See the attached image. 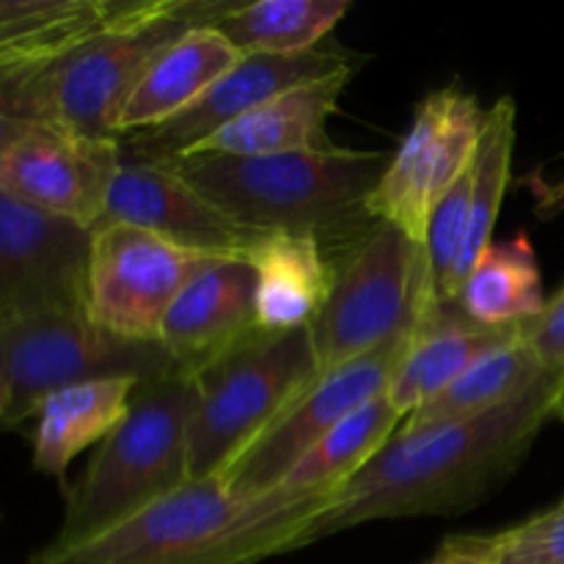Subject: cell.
Wrapping results in <instances>:
<instances>
[{
	"label": "cell",
	"mask_w": 564,
	"mask_h": 564,
	"mask_svg": "<svg viewBox=\"0 0 564 564\" xmlns=\"http://www.w3.org/2000/svg\"><path fill=\"white\" fill-rule=\"evenodd\" d=\"M516 152V99L499 97L488 108L482 138L468 169L471 174V196H468V231L463 251V281L474 270L485 251L494 246V229L505 202L507 182Z\"/></svg>",
	"instance_id": "cell-27"
},
{
	"label": "cell",
	"mask_w": 564,
	"mask_h": 564,
	"mask_svg": "<svg viewBox=\"0 0 564 564\" xmlns=\"http://www.w3.org/2000/svg\"><path fill=\"white\" fill-rule=\"evenodd\" d=\"M235 0H132L110 28L64 58L0 77V116L119 138L127 99L165 47L198 25H215Z\"/></svg>",
	"instance_id": "cell-4"
},
{
	"label": "cell",
	"mask_w": 564,
	"mask_h": 564,
	"mask_svg": "<svg viewBox=\"0 0 564 564\" xmlns=\"http://www.w3.org/2000/svg\"><path fill=\"white\" fill-rule=\"evenodd\" d=\"M347 11V0H259L235 3L215 28L242 55H295L317 50Z\"/></svg>",
	"instance_id": "cell-25"
},
{
	"label": "cell",
	"mask_w": 564,
	"mask_h": 564,
	"mask_svg": "<svg viewBox=\"0 0 564 564\" xmlns=\"http://www.w3.org/2000/svg\"><path fill=\"white\" fill-rule=\"evenodd\" d=\"M196 402V378L180 369L138 386L130 413L99 444L83 477L64 490V521L47 549H75L193 482Z\"/></svg>",
	"instance_id": "cell-5"
},
{
	"label": "cell",
	"mask_w": 564,
	"mask_h": 564,
	"mask_svg": "<svg viewBox=\"0 0 564 564\" xmlns=\"http://www.w3.org/2000/svg\"><path fill=\"white\" fill-rule=\"evenodd\" d=\"M521 336L549 372L564 378V286L545 303L540 317L521 325Z\"/></svg>",
	"instance_id": "cell-29"
},
{
	"label": "cell",
	"mask_w": 564,
	"mask_h": 564,
	"mask_svg": "<svg viewBox=\"0 0 564 564\" xmlns=\"http://www.w3.org/2000/svg\"><path fill=\"white\" fill-rule=\"evenodd\" d=\"M319 378L308 328L253 334L196 375L191 479L224 474Z\"/></svg>",
	"instance_id": "cell-7"
},
{
	"label": "cell",
	"mask_w": 564,
	"mask_h": 564,
	"mask_svg": "<svg viewBox=\"0 0 564 564\" xmlns=\"http://www.w3.org/2000/svg\"><path fill=\"white\" fill-rule=\"evenodd\" d=\"M257 273V323L264 334L308 328L330 290V259L312 237L270 235L251 253Z\"/></svg>",
	"instance_id": "cell-22"
},
{
	"label": "cell",
	"mask_w": 564,
	"mask_h": 564,
	"mask_svg": "<svg viewBox=\"0 0 564 564\" xmlns=\"http://www.w3.org/2000/svg\"><path fill=\"white\" fill-rule=\"evenodd\" d=\"M174 163L235 220L268 235L312 237L330 259L378 224L369 198L391 154L336 147L273 158L193 154Z\"/></svg>",
	"instance_id": "cell-3"
},
{
	"label": "cell",
	"mask_w": 564,
	"mask_h": 564,
	"mask_svg": "<svg viewBox=\"0 0 564 564\" xmlns=\"http://www.w3.org/2000/svg\"><path fill=\"white\" fill-rule=\"evenodd\" d=\"M356 64L358 55L341 47H317L295 55H242L198 102L180 116L165 124L121 135V160L174 163L268 99L339 72L358 69Z\"/></svg>",
	"instance_id": "cell-13"
},
{
	"label": "cell",
	"mask_w": 564,
	"mask_h": 564,
	"mask_svg": "<svg viewBox=\"0 0 564 564\" xmlns=\"http://www.w3.org/2000/svg\"><path fill=\"white\" fill-rule=\"evenodd\" d=\"M94 229L0 196V323L88 314Z\"/></svg>",
	"instance_id": "cell-14"
},
{
	"label": "cell",
	"mask_w": 564,
	"mask_h": 564,
	"mask_svg": "<svg viewBox=\"0 0 564 564\" xmlns=\"http://www.w3.org/2000/svg\"><path fill=\"white\" fill-rule=\"evenodd\" d=\"M545 375L554 372H549L540 364V358L534 356V350L523 341L521 330H518L516 339L479 358L444 394L413 411L402 422L400 433H422V430L468 422V419L499 411V408L510 405L518 397L527 394L529 389H534Z\"/></svg>",
	"instance_id": "cell-23"
},
{
	"label": "cell",
	"mask_w": 564,
	"mask_h": 564,
	"mask_svg": "<svg viewBox=\"0 0 564 564\" xmlns=\"http://www.w3.org/2000/svg\"><path fill=\"white\" fill-rule=\"evenodd\" d=\"M119 169V138L0 116V196L97 229Z\"/></svg>",
	"instance_id": "cell-9"
},
{
	"label": "cell",
	"mask_w": 564,
	"mask_h": 564,
	"mask_svg": "<svg viewBox=\"0 0 564 564\" xmlns=\"http://www.w3.org/2000/svg\"><path fill=\"white\" fill-rule=\"evenodd\" d=\"M138 386L135 378H102L50 394L33 416V468L64 479L83 449L119 427Z\"/></svg>",
	"instance_id": "cell-21"
},
{
	"label": "cell",
	"mask_w": 564,
	"mask_h": 564,
	"mask_svg": "<svg viewBox=\"0 0 564 564\" xmlns=\"http://www.w3.org/2000/svg\"><path fill=\"white\" fill-rule=\"evenodd\" d=\"M554 419H562V422H564V383H562V391H560V400H556V416Z\"/></svg>",
	"instance_id": "cell-32"
},
{
	"label": "cell",
	"mask_w": 564,
	"mask_h": 564,
	"mask_svg": "<svg viewBox=\"0 0 564 564\" xmlns=\"http://www.w3.org/2000/svg\"><path fill=\"white\" fill-rule=\"evenodd\" d=\"M485 121L488 110L466 88L430 91L369 198L375 218L427 246L435 207L474 163Z\"/></svg>",
	"instance_id": "cell-10"
},
{
	"label": "cell",
	"mask_w": 564,
	"mask_h": 564,
	"mask_svg": "<svg viewBox=\"0 0 564 564\" xmlns=\"http://www.w3.org/2000/svg\"><path fill=\"white\" fill-rule=\"evenodd\" d=\"M416 330V328H413ZM413 330L394 336L367 356L319 375L301 400L292 402L279 422L259 435L224 474L231 494L264 496L279 488L286 474L330 433L339 422L372 400L389 394L411 347Z\"/></svg>",
	"instance_id": "cell-11"
},
{
	"label": "cell",
	"mask_w": 564,
	"mask_h": 564,
	"mask_svg": "<svg viewBox=\"0 0 564 564\" xmlns=\"http://www.w3.org/2000/svg\"><path fill=\"white\" fill-rule=\"evenodd\" d=\"M330 290L308 325L319 375L367 356L413 330L438 301L427 246L397 226L378 224L330 257Z\"/></svg>",
	"instance_id": "cell-6"
},
{
	"label": "cell",
	"mask_w": 564,
	"mask_h": 564,
	"mask_svg": "<svg viewBox=\"0 0 564 564\" xmlns=\"http://www.w3.org/2000/svg\"><path fill=\"white\" fill-rule=\"evenodd\" d=\"M176 372L160 341L116 336L86 312H50L0 323V422L17 430L66 386L102 378L141 383Z\"/></svg>",
	"instance_id": "cell-8"
},
{
	"label": "cell",
	"mask_w": 564,
	"mask_h": 564,
	"mask_svg": "<svg viewBox=\"0 0 564 564\" xmlns=\"http://www.w3.org/2000/svg\"><path fill=\"white\" fill-rule=\"evenodd\" d=\"M259 334L257 273L246 259H215L180 292L158 341L180 372L196 378Z\"/></svg>",
	"instance_id": "cell-16"
},
{
	"label": "cell",
	"mask_w": 564,
	"mask_h": 564,
	"mask_svg": "<svg viewBox=\"0 0 564 564\" xmlns=\"http://www.w3.org/2000/svg\"><path fill=\"white\" fill-rule=\"evenodd\" d=\"M545 303L538 253L523 231L494 242L474 264L457 295V306L474 323L490 328L529 323L543 314Z\"/></svg>",
	"instance_id": "cell-24"
},
{
	"label": "cell",
	"mask_w": 564,
	"mask_h": 564,
	"mask_svg": "<svg viewBox=\"0 0 564 564\" xmlns=\"http://www.w3.org/2000/svg\"><path fill=\"white\" fill-rule=\"evenodd\" d=\"M562 383L560 375H545L516 402L485 416L422 433L397 430L386 449L308 521L297 549L369 521L471 510L516 471L556 416Z\"/></svg>",
	"instance_id": "cell-1"
},
{
	"label": "cell",
	"mask_w": 564,
	"mask_h": 564,
	"mask_svg": "<svg viewBox=\"0 0 564 564\" xmlns=\"http://www.w3.org/2000/svg\"><path fill=\"white\" fill-rule=\"evenodd\" d=\"M427 564H496L485 534H457L444 540L438 554Z\"/></svg>",
	"instance_id": "cell-30"
},
{
	"label": "cell",
	"mask_w": 564,
	"mask_h": 564,
	"mask_svg": "<svg viewBox=\"0 0 564 564\" xmlns=\"http://www.w3.org/2000/svg\"><path fill=\"white\" fill-rule=\"evenodd\" d=\"M215 259L130 224L97 226L88 317L124 339L158 341L180 292Z\"/></svg>",
	"instance_id": "cell-12"
},
{
	"label": "cell",
	"mask_w": 564,
	"mask_h": 564,
	"mask_svg": "<svg viewBox=\"0 0 564 564\" xmlns=\"http://www.w3.org/2000/svg\"><path fill=\"white\" fill-rule=\"evenodd\" d=\"M130 224L191 251L251 259L268 231L240 224L182 176L176 163L121 160L102 224Z\"/></svg>",
	"instance_id": "cell-15"
},
{
	"label": "cell",
	"mask_w": 564,
	"mask_h": 564,
	"mask_svg": "<svg viewBox=\"0 0 564 564\" xmlns=\"http://www.w3.org/2000/svg\"><path fill=\"white\" fill-rule=\"evenodd\" d=\"M132 0H3L0 77L42 69L113 25Z\"/></svg>",
	"instance_id": "cell-20"
},
{
	"label": "cell",
	"mask_w": 564,
	"mask_h": 564,
	"mask_svg": "<svg viewBox=\"0 0 564 564\" xmlns=\"http://www.w3.org/2000/svg\"><path fill=\"white\" fill-rule=\"evenodd\" d=\"M540 198H543L545 213H549V215L562 213V209H564V180L556 182V185L545 187V191L540 193Z\"/></svg>",
	"instance_id": "cell-31"
},
{
	"label": "cell",
	"mask_w": 564,
	"mask_h": 564,
	"mask_svg": "<svg viewBox=\"0 0 564 564\" xmlns=\"http://www.w3.org/2000/svg\"><path fill=\"white\" fill-rule=\"evenodd\" d=\"M518 330L521 325L490 328L474 323L457 301L435 303L413 330L405 361L389 389V400L402 419H408L413 411L444 394L479 358L516 339Z\"/></svg>",
	"instance_id": "cell-18"
},
{
	"label": "cell",
	"mask_w": 564,
	"mask_h": 564,
	"mask_svg": "<svg viewBox=\"0 0 564 564\" xmlns=\"http://www.w3.org/2000/svg\"><path fill=\"white\" fill-rule=\"evenodd\" d=\"M496 564H564V499L499 534H485Z\"/></svg>",
	"instance_id": "cell-28"
},
{
	"label": "cell",
	"mask_w": 564,
	"mask_h": 564,
	"mask_svg": "<svg viewBox=\"0 0 564 564\" xmlns=\"http://www.w3.org/2000/svg\"><path fill=\"white\" fill-rule=\"evenodd\" d=\"M240 58V50L215 25L191 28L165 47L141 77L121 110L116 135H130L171 121L198 102Z\"/></svg>",
	"instance_id": "cell-19"
},
{
	"label": "cell",
	"mask_w": 564,
	"mask_h": 564,
	"mask_svg": "<svg viewBox=\"0 0 564 564\" xmlns=\"http://www.w3.org/2000/svg\"><path fill=\"white\" fill-rule=\"evenodd\" d=\"M402 413L389 394L372 400L336 424L295 468L284 477V488L301 494H336L356 474H361L380 452L386 449L397 430L402 427Z\"/></svg>",
	"instance_id": "cell-26"
},
{
	"label": "cell",
	"mask_w": 564,
	"mask_h": 564,
	"mask_svg": "<svg viewBox=\"0 0 564 564\" xmlns=\"http://www.w3.org/2000/svg\"><path fill=\"white\" fill-rule=\"evenodd\" d=\"M330 496L284 485L240 496L220 477L193 479L75 549L44 545L31 564H257L297 551L303 529Z\"/></svg>",
	"instance_id": "cell-2"
},
{
	"label": "cell",
	"mask_w": 564,
	"mask_h": 564,
	"mask_svg": "<svg viewBox=\"0 0 564 564\" xmlns=\"http://www.w3.org/2000/svg\"><path fill=\"white\" fill-rule=\"evenodd\" d=\"M356 69L339 72L325 80L290 88L268 99L198 143L193 154H220V158H273V154L330 152L336 143L328 135V119L336 113L341 91Z\"/></svg>",
	"instance_id": "cell-17"
}]
</instances>
